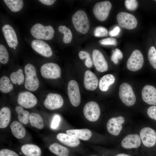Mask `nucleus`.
<instances>
[{
	"mask_svg": "<svg viewBox=\"0 0 156 156\" xmlns=\"http://www.w3.org/2000/svg\"><path fill=\"white\" fill-rule=\"evenodd\" d=\"M9 60L8 52L5 47L0 45V62L3 64H7Z\"/></svg>",
	"mask_w": 156,
	"mask_h": 156,
	"instance_id": "nucleus-35",
	"label": "nucleus"
},
{
	"mask_svg": "<svg viewBox=\"0 0 156 156\" xmlns=\"http://www.w3.org/2000/svg\"><path fill=\"white\" fill-rule=\"evenodd\" d=\"M60 121V118L58 115L54 116L51 124V128L53 129H55L58 127Z\"/></svg>",
	"mask_w": 156,
	"mask_h": 156,
	"instance_id": "nucleus-43",
	"label": "nucleus"
},
{
	"mask_svg": "<svg viewBox=\"0 0 156 156\" xmlns=\"http://www.w3.org/2000/svg\"><path fill=\"white\" fill-rule=\"evenodd\" d=\"M115 156H131L128 155L124 154V153H120L118 154Z\"/></svg>",
	"mask_w": 156,
	"mask_h": 156,
	"instance_id": "nucleus-46",
	"label": "nucleus"
},
{
	"mask_svg": "<svg viewBox=\"0 0 156 156\" xmlns=\"http://www.w3.org/2000/svg\"><path fill=\"white\" fill-rule=\"evenodd\" d=\"M123 54L121 51L118 49L116 48L113 51L111 59L115 64H117L118 63V60L122 58Z\"/></svg>",
	"mask_w": 156,
	"mask_h": 156,
	"instance_id": "nucleus-38",
	"label": "nucleus"
},
{
	"mask_svg": "<svg viewBox=\"0 0 156 156\" xmlns=\"http://www.w3.org/2000/svg\"><path fill=\"white\" fill-rule=\"evenodd\" d=\"M92 58L94 64L98 71L103 72L107 70V62L100 51L97 49L94 50L92 53Z\"/></svg>",
	"mask_w": 156,
	"mask_h": 156,
	"instance_id": "nucleus-14",
	"label": "nucleus"
},
{
	"mask_svg": "<svg viewBox=\"0 0 156 156\" xmlns=\"http://www.w3.org/2000/svg\"><path fill=\"white\" fill-rule=\"evenodd\" d=\"M59 31L64 34L63 41L65 43H70L71 41L72 36L70 30L64 26H60L58 28Z\"/></svg>",
	"mask_w": 156,
	"mask_h": 156,
	"instance_id": "nucleus-33",
	"label": "nucleus"
},
{
	"mask_svg": "<svg viewBox=\"0 0 156 156\" xmlns=\"http://www.w3.org/2000/svg\"><path fill=\"white\" fill-rule=\"evenodd\" d=\"M17 102L21 107L29 109L34 107L37 103L36 96L28 91H21L18 95Z\"/></svg>",
	"mask_w": 156,
	"mask_h": 156,
	"instance_id": "nucleus-9",
	"label": "nucleus"
},
{
	"mask_svg": "<svg viewBox=\"0 0 156 156\" xmlns=\"http://www.w3.org/2000/svg\"><path fill=\"white\" fill-rule=\"evenodd\" d=\"M63 103L64 100L61 96L53 93H50L47 95L43 102L46 108L52 110L60 108Z\"/></svg>",
	"mask_w": 156,
	"mask_h": 156,
	"instance_id": "nucleus-12",
	"label": "nucleus"
},
{
	"mask_svg": "<svg viewBox=\"0 0 156 156\" xmlns=\"http://www.w3.org/2000/svg\"><path fill=\"white\" fill-rule=\"evenodd\" d=\"M125 4L127 9L131 11L136 10L138 7V1L135 0H126Z\"/></svg>",
	"mask_w": 156,
	"mask_h": 156,
	"instance_id": "nucleus-39",
	"label": "nucleus"
},
{
	"mask_svg": "<svg viewBox=\"0 0 156 156\" xmlns=\"http://www.w3.org/2000/svg\"><path fill=\"white\" fill-rule=\"evenodd\" d=\"M144 63V58L141 51L137 49L134 50L129 58L127 66L129 70L135 71L140 69Z\"/></svg>",
	"mask_w": 156,
	"mask_h": 156,
	"instance_id": "nucleus-8",
	"label": "nucleus"
},
{
	"mask_svg": "<svg viewBox=\"0 0 156 156\" xmlns=\"http://www.w3.org/2000/svg\"><path fill=\"white\" fill-rule=\"evenodd\" d=\"M29 122L32 126L38 129H42L44 127L43 119L37 113H31L30 114Z\"/></svg>",
	"mask_w": 156,
	"mask_h": 156,
	"instance_id": "nucleus-28",
	"label": "nucleus"
},
{
	"mask_svg": "<svg viewBox=\"0 0 156 156\" xmlns=\"http://www.w3.org/2000/svg\"><path fill=\"white\" fill-rule=\"evenodd\" d=\"M13 88V85L10 83L9 78L4 76L0 79V90L4 93H8L12 91Z\"/></svg>",
	"mask_w": 156,
	"mask_h": 156,
	"instance_id": "nucleus-30",
	"label": "nucleus"
},
{
	"mask_svg": "<svg viewBox=\"0 0 156 156\" xmlns=\"http://www.w3.org/2000/svg\"><path fill=\"white\" fill-rule=\"evenodd\" d=\"M25 80L24 86L26 89L31 91L36 90L39 86V81L37 76L35 68L30 64L25 66Z\"/></svg>",
	"mask_w": 156,
	"mask_h": 156,
	"instance_id": "nucleus-1",
	"label": "nucleus"
},
{
	"mask_svg": "<svg viewBox=\"0 0 156 156\" xmlns=\"http://www.w3.org/2000/svg\"><path fill=\"white\" fill-rule=\"evenodd\" d=\"M117 20L120 26L128 29L135 28L138 23L137 20L134 15L126 12L119 13L117 16Z\"/></svg>",
	"mask_w": 156,
	"mask_h": 156,
	"instance_id": "nucleus-7",
	"label": "nucleus"
},
{
	"mask_svg": "<svg viewBox=\"0 0 156 156\" xmlns=\"http://www.w3.org/2000/svg\"><path fill=\"white\" fill-rule=\"evenodd\" d=\"M125 122V119L122 116L111 118L107 124V129L108 132L112 135H118L122 130V124Z\"/></svg>",
	"mask_w": 156,
	"mask_h": 156,
	"instance_id": "nucleus-15",
	"label": "nucleus"
},
{
	"mask_svg": "<svg viewBox=\"0 0 156 156\" xmlns=\"http://www.w3.org/2000/svg\"><path fill=\"white\" fill-rule=\"evenodd\" d=\"M49 149L51 152L59 156H68L69 153L67 148L56 143L50 145Z\"/></svg>",
	"mask_w": 156,
	"mask_h": 156,
	"instance_id": "nucleus-27",
	"label": "nucleus"
},
{
	"mask_svg": "<svg viewBox=\"0 0 156 156\" xmlns=\"http://www.w3.org/2000/svg\"><path fill=\"white\" fill-rule=\"evenodd\" d=\"M147 113L149 117L156 120V106H152L148 109Z\"/></svg>",
	"mask_w": 156,
	"mask_h": 156,
	"instance_id": "nucleus-42",
	"label": "nucleus"
},
{
	"mask_svg": "<svg viewBox=\"0 0 156 156\" xmlns=\"http://www.w3.org/2000/svg\"><path fill=\"white\" fill-rule=\"evenodd\" d=\"M155 1H156V0H155Z\"/></svg>",
	"mask_w": 156,
	"mask_h": 156,
	"instance_id": "nucleus-49",
	"label": "nucleus"
},
{
	"mask_svg": "<svg viewBox=\"0 0 156 156\" xmlns=\"http://www.w3.org/2000/svg\"><path fill=\"white\" fill-rule=\"evenodd\" d=\"M0 156H19L15 152L7 149H3L0 151Z\"/></svg>",
	"mask_w": 156,
	"mask_h": 156,
	"instance_id": "nucleus-41",
	"label": "nucleus"
},
{
	"mask_svg": "<svg viewBox=\"0 0 156 156\" xmlns=\"http://www.w3.org/2000/svg\"><path fill=\"white\" fill-rule=\"evenodd\" d=\"M13 48H14V49H16L15 47H14Z\"/></svg>",
	"mask_w": 156,
	"mask_h": 156,
	"instance_id": "nucleus-47",
	"label": "nucleus"
},
{
	"mask_svg": "<svg viewBox=\"0 0 156 156\" xmlns=\"http://www.w3.org/2000/svg\"><path fill=\"white\" fill-rule=\"evenodd\" d=\"M10 78L12 82L14 84L19 85L23 84L24 81V77L23 70L19 69L16 72L12 73L10 76Z\"/></svg>",
	"mask_w": 156,
	"mask_h": 156,
	"instance_id": "nucleus-31",
	"label": "nucleus"
},
{
	"mask_svg": "<svg viewBox=\"0 0 156 156\" xmlns=\"http://www.w3.org/2000/svg\"><path fill=\"white\" fill-rule=\"evenodd\" d=\"M11 116V111L7 107H2L0 111V128H4L9 125Z\"/></svg>",
	"mask_w": 156,
	"mask_h": 156,
	"instance_id": "nucleus-25",
	"label": "nucleus"
},
{
	"mask_svg": "<svg viewBox=\"0 0 156 156\" xmlns=\"http://www.w3.org/2000/svg\"><path fill=\"white\" fill-rule=\"evenodd\" d=\"M119 95L122 102L127 106H132L136 102V97L132 88L127 83H123L120 86Z\"/></svg>",
	"mask_w": 156,
	"mask_h": 156,
	"instance_id": "nucleus-4",
	"label": "nucleus"
},
{
	"mask_svg": "<svg viewBox=\"0 0 156 156\" xmlns=\"http://www.w3.org/2000/svg\"><path fill=\"white\" fill-rule=\"evenodd\" d=\"M94 35L96 37H102L108 36L109 34L106 28L102 26H98L94 29Z\"/></svg>",
	"mask_w": 156,
	"mask_h": 156,
	"instance_id": "nucleus-37",
	"label": "nucleus"
},
{
	"mask_svg": "<svg viewBox=\"0 0 156 156\" xmlns=\"http://www.w3.org/2000/svg\"><path fill=\"white\" fill-rule=\"evenodd\" d=\"M21 151L26 156H40L41 150L37 145L33 144H26L21 147Z\"/></svg>",
	"mask_w": 156,
	"mask_h": 156,
	"instance_id": "nucleus-23",
	"label": "nucleus"
},
{
	"mask_svg": "<svg viewBox=\"0 0 156 156\" xmlns=\"http://www.w3.org/2000/svg\"><path fill=\"white\" fill-rule=\"evenodd\" d=\"M112 8L111 3L108 1L98 2L94 5L93 8V14L99 20L103 21L107 18Z\"/></svg>",
	"mask_w": 156,
	"mask_h": 156,
	"instance_id": "nucleus-6",
	"label": "nucleus"
},
{
	"mask_svg": "<svg viewBox=\"0 0 156 156\" xmlns=\"http://www.w3.org/2000/svg\"><path fill=\"white\" fill-rule=\"evenodd\" d=\"M115 80L114 76L112 74H108L103 76L100 79L99 87L102 91H106L109 86L113 83Z\"/></svg>",
	"mask_w": 156,
	"mask_h": 156,
	"instance_id": "nucleus-26",
	"label": "nucleus"
},
{
	"mask_svg": "<svg viewBox=\"0 0 156 156\" xmlns=\"http://www.w3.org/2000/svg\"><path fill=\"white\" fill-rule=\"evenodd\" d=\"M148 58L150 64L156 69V50L153 46L151 47L149 50Z\"/></svg>",
	"mask_w": 156,
	"mask_h": 156,
	"instance_id": "nucleus-34",
	"label": "nucleus"
},
{
	"mask_svg": "<svg viewBox=\"0 0 156 156\" xmlns=\"http://www.w3.org/2000/svg\"><path fill=\"white\" fill-rule=\"evenodd\" d=\"M10 127L13 135L17 138L21 139L25 136V129L18 121H14L12 122L10 125Z\"/></svg>",
	"mask_w": 156,
	"mask_h": 156,
	"instance_id": "nucleus-24",
	"label": "nucleus"
},
{
	"mask_svg": "<svg viewBox=\"0 0 156 156\" xmlns=\"http://www.w3.org/2000/svg\"><path fill=\"white\" fill-rule=\"evenodd\" d=\"M79 57L81 60L86 59L85 64L88 68L91 67L92 65V63L91 60L90 54L87 52L81 51L79 53Z\"/></svg>",
	"mask_w": 156,
	"mask_h": 156,
	"instance_id": "nucleus-36",
	"label": "nucleus"
},
{
	"mask_svg": "<svg viewBox=\"0 0 156 156\" xmlns=\"http://www.w3.org/2000/svg\"><path fill=\"white\" fill-rule=\"evenodd\" d=\"M2 30L8 46L11 48L17 46L18 44L17 38L13 27L9 25L6 24L2 27Z\"/></svg>",
	"mask_w": 156,
	"mask_h": 156,
	"instance_id": "nucleus-17",
	"label": "nucleus"
},
{
	"mask_svg": "<svg viewBox=\"0 0 156 156\" xmlns=\"http://www.w3.org/2000/svg\"><path fill=\"white\" fill-rule=\"evenodd\" d=\"M120 30V29L119 27L116 26L113 29L109 31V35L112 37L116 36L119 34Z\"/></svg>",
	"mask_w": 156,
	"mask_h": 156,
	"instance_id": "nucleus-44",
	"label": "nucleus"
},
{
	"mask_svg": "<svg viewBox=\"0 0 156 156\" xmlns=\"http://www.w3.org/2000/svg\"><path fill=\"white\" fill-rule=\"evenodd\" d=\"M72 20L77 31L82 34L87 33L90 28V23L84 11L81 10L76 11L72 16Z\"/></svg>",
	"mask_w": 156,
	"mask_h": 156,
	"instance_id": "nucleus-2",
	"label": "nucleus"
},
{
	"mask_svg": "<svg viewBox=\"0 0 156 156\" xmlns=\"http://www.w3.org/2000/svg\"><path fill=\"white\" fill-rule=\"evenodd\" d=\"M68 94L70 101L74 107H77L81 102V95L77 83L72 80L68 83L67 87Z\"/></svg>",
	"mask_w": 156,
	"mask_h": 156,
	"instance_id": "nucleus-10",
	"label": "nucleus"
},
{
	"mask_svg": "<svg viewBox=\"0 0 156 156\" xmlns=\"http://www.w3.org/2000/svg\"><path fill=\"white\" fill-rule=\"evenodd\" d=\"M141 143V138L138 135L130 134L124 138L122 141L121 145L125 148L131 149L138 148Z\"/></svg>",
	"mask_w": 156,
	"mask_h": 156,
	"instance_id": "nucleus-20",
	"label": "nucleus"
},
{
	"mask_svg": "<svg viewBox=\"0 0 156 156\" xmlns=\"http://www.w3.org/2000/svg\"><path fill=\"white\" fill-rule=\"evenodd\" d=\"M83 112L87 119L91 122H95L98 120L100 116V109L96 102L91 101L85 105Z\"/></svg>",
	"mask_w": 156,
	"mask_h": 156,
	"instance_id": "nucleus-11",
	"label": "nucleus"
},
{
	"mask_svg": "<svg viewBox=\"0 0 156 156\" xmlns=\"http://www.w3.org/2000/svg\"><path fill=\"white\" fill-rule=\"evenodd\" d=\"M41 75L47 79H57L60 77L61 69L57 64L48 63L43 64L40 69Z\"/></svg>",
	"mask_w": 156,
	"mask_h": 156,
	"instance_id": "nucleus-5",
	"label": "nucleus"
},
{
	"mask_svg": "<svg viewBox=\"0 0 156 156\" xmlns=\"http://www.w3.org/2000/svg\"><path fill=\"white\" fill-rule=\"evenodd\" d=\"M97 156L92 155V156Z\"/></svg>",
	"mask_w": 156,
	"mask_h": 156,
	"instance_id": "nucleus-48",
	"label": "nucleus"
},
{
	"mask_svg": "<svg viewBox=\"0 0 156 156\" xmlns=\"http://www.w3.org/2000/svg\"><path fill=\"white\" fill-rule=\"evenodd\" d=\"M99 42L100 44L103 45H116L117 44L116 39L113 38H107L100 40Z\"/></svg>",
	"mask_w": 156,
	"mask_h": 156,
	"instance_id": "nucleus-40",
	"label": "nucleus"
},
{
	"mask_svg": "<svg viewBox=\"0 0 156 156\" xmlns=\"http://www.w3.org/2000/svg\"><path fill=\"white\" fill-rule=\"evenodd\" d=\"M41 3L43 4L47 5H51L53 4L56 1L54 0H39Z\"/></svg>",
	"mask_w": 156,
	"mask_h": 156,
	"instance_id": "nucleus-45",
	"label": "nucleus"
},
{
	"mask_svg": "<svg viewBox=\"0 0 156 156\" xmlns=\"http://www.w3.org/2000/svg\"><path fill=\"white\" fill-rule=\"evenodd\" d=\"M140 137L143 144L147 147H153L156 143V133L150 127H146L142 129Z\"/></svg>",
	"mask_w": 156,
	"mask_h": 156,
	"instance_id": "nucleus-13",
	"label": "nucleus"
},
{
	"mask_svg": "<svg viewBox=\"0 0 156 156\" xmlns=\"http://www.w3.org/2000/svg\"><path fill=\"white\" fill-rule=\"evenodd\" d=\"M57 138L61 142L70 147H76L80 143L78 139L67 134L59 133L57 135Z\"/></svg>",
	"mask_w": 156,
	"mask_h": 156,
	"instance_id": "nucleus-21",
	"label": "nucleus"
},
{
	"mask_svg": "<svg viewBox=\"0 0 156 156\" xmlns=\"http://www.w3.org/2000/svg\"><path fill=\"white\" fill-rule=\"evenodd\" d=\"M66 132L70 135L84 140L89 139L92 135L91 131L87 129L68 130Z\"/></svg>",
	"mask_w": 156,
	"mask_h": 156,
	"instance_id": "nucleus-22",
	"label": "nucleus"
},
{
	"mask_svg": "<svg viewBox=\"0 0 156 156\" xmlns=\"http://www.w3.org/2000/svg\"><path fill=\"white\" fill-rule=\"evenodd\" d=\"M15 109L18 114V119L21 123L27 124L29 122L30 114L28 111L24 110L21 106H16Z\"/></svg>",
	"mask_w": 156,
	"mask_h": 156,
	"instance_id": "nucleus-29",
	"label": "nucleus"
},
{
	"mask_svg": "<svg viewBox=\"0 0 156 156\" xmlns=\"http://www.w3.org/2000/svg\"><path fill=\"white\" fill-rule=\"evenodd\" d=\"M98 79L95 74L90 70H86L84 75V85L87 90L93 91L97 87Z\"/></svg>",
	"mask_w": 156,
	"mask_h": 156,
	"instance_id": "nucleus-19",
	"label": "nucleus"
},
{
	"mask_svg": "<svg viewBox=\"0 0 156 156\" xmlns=\"http://www.w3.org/2000/svg\"><path fill=\"white\" fill-rule=\"evenodd\" d=\"M32 36L38 39L49 40L52 39L54 34V30L50 25L44 26L40 23L34 25L30 30Z\"/></svg>",
	"mask_w": 156,
	"mask_h": 156,
	"instance_id": "nucleus-3",
	"label": "nucleus"
},
{
	"mask_svg": "<svg viewBox=\"0 0 156 156\" xmlns=\"http://www.w3.org/2000/svg\"><path fill=\"white\" fill-rule=\"evenodd\" d=\"M8 8L13 12H17L21 10L23 5V2L22 0H4Z\"/></svg>",
	"mask_w": 156,
	"mask_h": 156,
	"instance_id": "nucleus-32",
	"label": "nucleus"
},
{
	"mask_svg": "<svg viewBox=\"0 0 156 156\" xmlns=\"http://www.w3.org/2000/svg\"><path fill=\"white\" fill-rule=\"evenodd\" d=\"M33 49L40 55L46 57L51 56L53 54L52 49L46 42L38 39L33 40L31 42Z\"/></svg>",
	"mask_w": 156,
	"mask_h": 156,
	"instance_id": "nucleus-16",
	"label": "nucleus"
},
{
	"mask_svg": "<svg viewBox=\"0 0 156 156\" xmlns=\"http://www.w3.org/2000/svg\"><path fill=\"white\" fill-rule=\"evenodd\" d=\"M142 95L144 102L150 105H156V89L155 87L150 85L144 86Z\"/></svg>",
	"mask_w": 156,
	"mask_h": 156,
	"instance_id": "nucleus-18",
	"label": "nucleus"
}]
</instances>
